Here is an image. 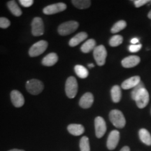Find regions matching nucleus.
<instances>
[{
  "label": "nucleus",
  "mask_w": 151,
  "mask_h": 151,
  "mask_svg": "<svg viewBox=\"0 0 151 151\" xmlns=\"http://www.w3.org/2000/svg\"><path fill=\"white\" fill-rule=\"evenodd\" d=\"M109 119L113 125L119 129L123 128L126 124V120L123 113L117 109L111 111L109 113Z\"/></svg>",
  "instance_id": "1"
},
{
  "label": "nucleus",
  "mask_w": 151,
  "mask_h": 151,
  "mask_svg": "<svg viewBox=\"0 0 151 151\" xmlns=\"http://www.w3.org/2000/svg\"><path fill=\"white\" fill-rule=\"evenodd\" d=\"M78 22L74 21V20L63 22V23L60 24L58 28V34L61 36L71 35V33L74 32L76 30L78 29Z\"/></svg>",
  "instance_id": "2"
},
{
  "label": "nucleus",
  "mask_w": 151,
  "mask_h": 151,
  "mask_svg": "<svg viewBox=\"0 0 151 151\" xmlns=\"http://www.w3.org/2000/svg\"><path fill=\"white\" fill-rule=\"evenodd\" d=\"M78 92V83L75 77L70 76L67 78L65 84V92L69 99H73Z\"/></svg>",
  "instance_id": "3"
},
{
  "label": "nucleus",
  "mask_w": 151,
  "mask_h": 151,
  "mask_svg": "<svg viewBox=\"0 0 151 151\" xmlns=\"http://www.w3.org/2000/svg\"><path fill=\"white\" fill-rule=\"evenodd\" d=\"M25 87L28 92L33 95L39 94L44 88L43 83L38 79H32V80L28 81L26 83Z\"/></svg>",
  "instance_id": "4"
},
{
  "label": "nucleus",
  "mask_w": 151,
  "mask_h": 151,
  "mask_svg": "<svg viewBox=\"0 0 151 151\" xmlns=\"http://www.w3.org/2000/svg\"><path fill=\"white\" fill-rule=\"evenodd\" d=\"M93 56L96 62L99 66H103L106 63L107 57L106 49L103 45L96 46L93 50Z\"/></svg>",
  "instance_id": "5"
},
{
  "label": "nucleus",
  "mask_w": 151,
  "mask_h": 151,
  "mask_svg": "<svg viewBox=\"0 0 151 151\" xmlns=\"http://www.w3.org/2000/svg\"><path fill=\"white\" fill-rule=\"evenodd\" d=\"M48 42L46 41L41 40L35 43V44L31 46V48L29 50V55L32 58H35L40 55L46 51V50L48 48Z\"/></svg>",
  "instance_id": "6"
},
{
  "label": "nucleus",
  "mask_w": 151,
  "mask_h": 151,
  "mask_svg": "<svg viewBox=\"0 0 151 151\" xmlns=\"http://www.w3.org/2000/svg\"><path fill=\"white\" fill-rule=\"evenodd\" d=\"M136 104L139 109H143L148 105L149 102V94L145 88H141L136 96Z\"/></svg>",
  "instance_id": "7"
},
{
  "label": "nucleus",
  "mask_w": 151,
  "mask_h": 151,
  "mask_svg": "<svg viewBox=\"0 0 151 151\" xmlns=\"http://www.w3.org/2000/svg\"><path fill=\"white\" fill-rule=\"evenodd\" d=\"M32 34L34 37H39L44 34V24L40 17H36L32 22Z\"/></svg>",
  "instance_id": "8"
},
{
  "label": "nucleus",
  "mask_w": 151,
  "mask_h": 151,
  "mask_svg": "<svg viewBox=\"0 0 151 151\" xmlns=\"http://www.w3.org/2000/svg\"><path fill=\"white\" fill-rule=\"evenodd\" d=\"M95 134L98 139H100L105 134L106 132V124L102 117L98 116L94 119Z\"/></svg>",
  "instance_id": "9"
},
{
  "label": "nucleus",
  "mask_w": 151,
  "mask_h": 151,
  "mask_svg": "<svg viewBox=\"0 0 151 151\" xmlns=\"http://www.w3.org/2000/svg\"><path fill=\"white\" fill-rule=\"evenodd\" d=\"M66 9H67V5L65 3L60 2L47 6L43 9V12L46 15H53L62 12Z\"/></svg>",
  "instance_id": "10"
},
{
  "label": "nucleus",
  "mask_w": 151,
  "mask_h": 151,
  "mask_svg": "<svg viewBox=\"0 0 151 151\" xmlns=\"http://www.w3.org/2000/svg\"><path fill=\"white\" fill-rule=\"evenodd\" d=\"M119 140H120V132L118 130L111 131L109 134L106 143V146L109 150H114L118 146Z\"/></svg>",
  "instance_id": "11"
},
{
  "label": "nucleus",
  "mask_w": 151,
  "mask_h": 151,
  "mask_svg": "<svg viewBox=\"0 0 151 151\" xmlns=\"http://www.w3.org/2000/svg\"><path fill=\"white\" fill-rule=\"evenodd\" d=\"M11 100L12 104L16 108L22 107L24 104V98L21 92L18 90H14L11 92Z\"/></svg>",
  "instance_id": "12"
},
{
  "label": "nucleus",
  "mask_w": 151,
  "mask_h": 151,
  "mask_svg": "<svg viewBox=\"0 0 151 151\" xmlns=\"http://www.w3.org/2000/svg\"><path fill=\"white\" fill-rule=\"evenodd\" d=\"M94 102V96L91 92H86L81 97L79 101V106L83 109H89Z\"/></svg>",
  "instance_id": "13"
},
{
  "label": "nucleus",
  "mask_w": 151,
  "mask_h": 151,
  "mask_svg": "<svg viewBox=\"0 0 151 151\" xmlns=\"http://www.w3.org/2000/svg\"><path fill=\"white\" fill-rule=\"evenodd\" d=\"M141 62V58L137 55H130L124 58L122 60V66L124 68H132L139 65Z\"/></svg>",
  "instance_id": "14"
},
{
  "label": "nucleus",
  "mask_w": 151,
  "mask_h": 151,
  "mask_svg": "<svg viewBox=\"0 0 151 151\" xmlns=\"http://www.w3.org/2000/svg\"><path fill=\"white\" fill-rule=\"evenodd\" d=\"M141 82V78L139 76H132L122 82L121 87L124 90H129L135 88Z\"/></svg>",
  "instance_id": "15"
},
{
  "label": "nucleus",
  "mask_w": 151,
  "mask_h": 151,
  "mask_svg": "<svg viewBox=\"0 0 151 151\" xmlns=\"http://www.w3.org/2000/svg\"><path fill=\"white\" fill-rule=\"evenodd\" d=\"M58 61V56L55 52H50L43 58L42 65L46 67H52Z\"/></svg>",
  "instance_id": "16"
},
{
  "label": "nucleus",
  "mask_w": 151,
  "mask_h": 151,
  "mask_svg": "<svg viewBox=\"0 0 151 151\" xmlns=\"http://www.w3.org/2000/svg\"><path fill=\"white\" fill-rule=\"evenodd\" d=\"M88 34L85 32H79L76 35L74 36V37L71 38L69 42V45L71 47H75L78 46L79 43L86 40V39L88 38Z\"/></svg>",
  "instance_id": "17"
},
{
  "label": "nucleus",
  "mask_w": 151,
  "mask_h": 151,
  "mask_svg": "<svg viewBox=\"0 0 151 151\" xmlns=\"http://www.w3.org/2000/svg\"><path fill=\"white\" fill-rule=\"evenodd\" d=\"M67 130L73 136H80L84 133L85 128L82 124H71L68 125Z\"/></svg>",
  "instance_id": "18"
},
{
  "label": "nucleus",
  "mask_w": 151,
  "mask_h": 151,
  "mask_svg": "<svg viewBox=\"0 0 151 151\" xmlns=\"http://www.w3.org/2000/svg\"><path fill=\"white\" fill-rule=\"evenodd\" d=\"M7 7H8L9 10L11 11V13L14 16L16 17L20 16L22 14L21 9H20V7L18 6V4L16 3V1L15 0H11V1H9L8 2L6 3Z\"/></svg>",
  "instance_id": "19"
},
{
  "label": "nucleus",
  "mask_w": 151,
  "mask_h": 151,
  "mask_svg": "<svg viewBox=\"0 0 151 151\" xmlns=\"http://www.w3.org/2000/svg\"><path fill=\"white\" fill-rule=\"evenodd\" d=\"M139 136L140 138V140L142 141V143L147 146H150L151 145V135L148 130L142 128L139 130Z\"/></svg>",
  "instance_id": "20"
},
{
  "label": "nucleus",
  "mask_w": 151,
  "mask_h": 151,
  "mask_svg": "<svg viewBox=\"0 0 151 151\" xmlns=\"http://www.w3.org/2000/svg\"><path fill=\"white\" fill-rule=\"evenodd\" d=\"M111 99L114 103H118L122 97L121 88L118 86H114L111 90Z\"/></svg>",
  "instance_id": "21"
},
{
  "label": "nucleus",
  "mask_w": 151,
  "mask_h": 151,
  "mask_svg": "<svg viewBox=\"0 0 151 151\" xmlns=\"http://www.w3.org/2000/svg\"><path fill=\"white\" fill-rule=\"evenodd\" d=\"M96 47V41L93 39H88V41H86L82 45V46L81 47V50L83 53H88L90 51H92V50H94Z\"/></svg>",
  "instance_id": "22"
},
{
  "label": "nucleus",
  "mask_w": 151,
  "mask_h": 151,
  "mask_svg": "<svg viewBox=\"0 0 151 151\" xmlns=\"http://www.w3.org/2000/svg\"><path fill=\"white\" fill-rule=\"evenodd\" d=\"M74 71L76 74L81 78H86L89 75L88 69L82 65H76L74 67Z\"/></svg>",
  "instance_id": "23"
},
{
  "label": "nucleus",
  "mask_w": 151,
  "mask_h": 151,
  "mask_svg": "<svg viewBox=\"0 0 151 151\" xmlns=\"http://www.w3.org/2000/svg\"><path fill=\"white\" fill-rule=\"evenodd\" d=\"M71 3L78 9H88L91 5V1L90 0H72Z\"/></svg>",
  "instance_id": "24"
},
{
  "label": "nucleus",
  "mask_w": 151,
  "mask_h": 151,
  "mask_svg": "<svg viewBox=\"0 0 151 151\" xmlns=\"http://www.w3.org/2000/svg\"><path fill=\"white\" fill-rule=\"evenodd\" d=\"M126 27H127V22L122 20H119V21L114 24V25H113L112 28H111V33L113 34L118 33L119 32L121 31V30L124 29Z\"/></svg>",
  "instance_id": "25"
},
{
  "label": "nucleus",
  "mask_w": 151,
  "mask_h": 151,
  "mask_svg": "<svg viewBox=\"0 0 151 151\" xmlns=\"http://www.w3.org/2000/svg\"><path fill=\"white\" fill-rule=\"evenodd\" d=\"M123 41V37L120 35H115L112 37L109 40V45L111 47H117L122 44Z\"/></svg>",
  "instance_id": "26"
},
{
  "label": "nucleus",
  "mask_w": 151,
  "mask_h": 151,
  "mask_svg": "<svg viewBox=\"0 0 151 151\" xmlns=\"http://www.w3.org/2000/svg\"><path fill=\"white\" fill-rule=\"evenodd\" d=\"M81 151H90L89 139L87 137H83L80 140Z\"/></svg>",
  "instance_id": "27"
},
{
  "label": "nucleus",
  "mask_w": 151,
  "mask_h": 151,
  "mask_svg": "<svg viewBox=\"0 0 151 151\" xmlns=\"http://www.w3.org/2000/svg\"><path fill=\"white\" fill-rule=\"evenodd\" d=\"M144 88V85H143V83L141 81L138 86H137L135 88H133V90H132V91L131 92V97H132V99L135 100L136 96H137V93L139 92V90H140L141 88Z\"/></svg>",
  "instance_id": "28"
},
{
  "label": "nucleus",
  "mask_w": 151,
  "mask_h": 151,
  "mask_svg": "<svg viewBox=\"0 0 151 151\" xmlns=\"http://www.w3.org/2000/svg\"><path fill=\"white\" fill-rule=\"evenodd\" d=\"M11 22L8 18L4 17H0V28L1 29H6L10 27Z\"/></svg>",
  "instance_id": "29"
},
{
  "label": "nucleus",
  "mask_w": 151,
  "mask_h": 151,
  "mask_svg": "<svg viewBox=\"0 0 151 151\" xmlns=\"http://www.w3.org/2000/svg\"><path fill=\"white\" fill-rule=\"evenodd\" d=\"M142 48L141 44H136V45H131L129 46V50L131 52H137L141 50Z\"/></svg>",
  "instance_id": "30"
},
{
  "label": "nucleus",
  "mask_w": 151,
  "mask_h": 151,
  "mask_svg": "<svg viewBox=\"0 0 151 151\" xmlns=\"http://www.w3.org/2000/svg\"><path fill=\"white\" fill-rule=\"evenodd\" d=\"M19 2L20 3L22 6L26 7V8H28V7L32 6L34 4L33 0H20Z\"/></svg>",
  "instance_id": "31"
},
{
  "label": "nucleus",
  "mask_w": 151,
  "mask_h": 151,
  "mask_svg": "<svg viewBox=\"0 0 151 151\" xmlns=\"http://www.w3.org/2000/svg\"><path fill=\"white\" fill-rule=\"evenodd\" d=\"M148 2H150V1H148V0H135V1H134V3L135 6L137 8H139V7L146 4Z\"/></svg>",
  "instance_id": "32"
},
{
  "label": "nucleus",
  "mask_w": 151,
  "mask_h": 151,
  "mask_svg": "<svg viewBox=\"0 0 151 151\" xmlns=\"http://www.w3.org/2000/svg\"><path fill=\"white\" fill-rule=\"evenodd\" d=\"M139 39H138V38H133V39H131V41H130V42L132 43V45H136L139 43Z\"/></svg>",
  "instance_id": "33"
},
{
  "label": "nucleus",
  "mask_w": 151,
  "mask_h": 151,
  "mask_svg": "<svg viewBox=\"0 0 151 151\" xmlns=\"http://www.w3.org/2000/svg\"><path fill=\"white\" fill-rule=\"evenodd\" d=\"M120 151H130V148L128 146H124Z\"/></svg>",
  "instance_id": "34"
},
{
  "label": "nucleus",
  "mask_w": 151,
  "mask_h": 151,
  "mask_svg": "<svg viewBox=\"0 0 151 151\" xmlns=\"http://www.w3.org/2000/svg\"><path fill=\"white\" fill-rule=\"evenodd\" d=\"M9 151H24V150H20V149H17V148H14V149H11V150H9Z\"/></svg>",
  "instance_id": "35"
},
{
  "label": "nucleus",
  "mask_w": 151,
  "mask_h": 151,
  "mask_svg": "<svg viewBox=\"0 0 151 151\" xmlns=\"http://www.w3.org/2000/svg\"><path fill=\"white\" fill-rule=\"evenodd\" d=\"M94 67V65L93 64H88V67L89 68H93Z\"/></svg>",
  "instance_id": "36"
},
{
  "label": "nucleus",
  "mask_w": 151,
  "mask_h": 151,
  "mask_svg": "<svg viewBox=\"0 0 151 151\" xmlns=\"http://www.w3.org/2000/svg\"><path fill=\"white\" fill-rule=\"evenodd\" d=\"M148 18L151 19V11H150V12L148 13Z\"/></svg>",
  "instance_id": "37"
},
{
  "label": "nucleus",
  "mask_w": 151,
  "mask_h": 151,
  "mask_svg": "<svg viewBox=\"0 0 151 151\" xmlns=\"http://www.w3.org/2000/svg\"><path fill=\"white\" fill-rule=\"evenodd\" d=\"M150 4H151V1H150Z\"/></svg>",
  "instance_id": "38"
}]
</instances>
